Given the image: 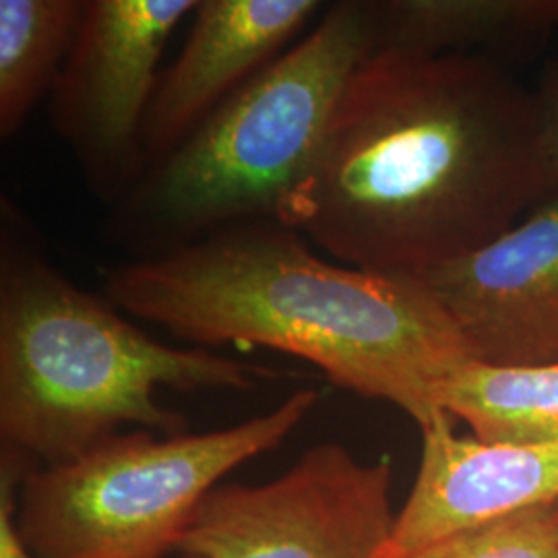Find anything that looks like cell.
<instances>
[{
    "label": "cell",
    "instance_id": "11",
    "mask_svg": "<svg viewBox=\"0 0 558 558\" xmlns=\"http://www.w3.org/2000/svg\"><path fill=\"white\" fill-rule=\"evenodd\" d=\"M373 7L377 50L418 57L521 50L558 29V0H380Z\"/></svg>",
    "mask_w": 558,
    "mask_h": 558
},
{
    "label": "cell",
    "instance_id": "13",
    "mask_svg": "<svg viewBox=\"0 0 558 558\" xmlns=\"http://www.w3.org/2000/svg\"><path fill=\"white\" fill-rule=\"evenodd\" d=\"M85 0H0V135L13 137L52 96Z\"/></svg>",
    "mask_w": 558,
    "mask_h": 558
},
{
    "label": "cell",
    "instance_id": "2",
    "mask_svg": "<svg viewBox=\"0 0 558 558\" xmlns=\"http://www.w3.org/2000/svg\"><path fill=\"white\" fill-rule=\"evenodd\" d=\"M117 308L193 348H269L315 364L341 389L428 426L439 387L470 359L422 276L320 259L278 220L239 221L106 276Z\"/></svg>",
    "mask_w": 558,
    "mask_h": 558
},
{
    "label": "cell",
    "instance_id": "3",
    "mask_svg": "<svg viewBox=\"0 0 558 558\" xmlns=\"http://www.w3.org/2000/svg\"><path fill=\"white\" fill-rule=\"evenodd\" d=\"M112 302L85 292L41 257L2 253L0 271V453L29 470L80 458L122 426L189 433L156 399L251 391L278 368L177 348L129 323Z\"/></svg>",
    "mask_w": 558,
    "mask_h": 558
},
{
    "label": "cell",
    "instance_id": "9",
    "mask_svg": "<svg viewBox=\"0 0 558 558\" xmlns=\"http://www.w3.org/2000/svg\"><path fill=\"white\" fill-rule=\"evenodd\" d=\"M420 435L416 480L380 558H414L468 527L558 500V440L488 445L458 435L447 414Z\"/></svg>",
    "mask_w": 558,
    "mask_h": 558
},
{
    "label": "cell",
    "instance_id": "7",
    "mask_svg": "<svg viewBox=\"0 0 558 558\" xmlns=\"http://www.w3.org/2000/svg\"><path fill=\"white\" fill-rule=\"evenodd\" d=\"M199 0H85L52 92L54 126L92 180L124 195L141 177V131L158 64Z\"/></svg>",
    "mask_w": 558,
    "mask_h": 558
},
{
    "label": "cell",
    "instance_id": "5",
    "mask_svg": "<svg viewBox=\"0 0 558 558\" xmlns=\"http://www.w3.org/2000/svg\"><path fill=\"white\" fill-rule=\"evenodd\" d=\"M300 389L278 408L209 433H120L73 461L32 470L17 527L38 558L179 555L201 502L246 461L278 449L315 410Z\"/></svg>",
    "mask_w": 558,
    "mask_h": 558
},
{
    "label": "cell",
    "instance_id": "10",
    "mask_svg": "<svg viewBox=\"0 0 558 558\" xmlns=\"http://www.w3.org/2000/svg\"><path fill=\"white\" fill-rule=\"evenodd\" d=\"M320 11L319 0H199L179 59L161 73L143 122L141 174L278 59Z\"/></svg>",
    "mask_w": 558,
    "mask_h": 558
},
{
    "label": "cell",
    "instance_id": "4",
    "mask_svg": "<svg viewBox=\"0 0 558 558\" xmlns=\"http://www.w3.org/2000/svg\"><path fill=\"white\" fill-rule=\"evenodd\" d=\"M375 50L373 2L329 4L306 38L141 174L120 201L117 236L158 255L223 226L274 220L315 160L345 83Z\"/></svg>",
    "mask_w": 558,
    "mask_h": 558
},
{
    "label": "cell",
    "instance_id": "15",
    "mask_svg": "<svg viewBox=\"0 0 558 558\" xmlns=\"http://www.w3.org/2000/svg\"><path fill=\"white\" fill-rule=\"evenodd\" d=\"M29 472L20 459L0 453V558H38L25 546L17 527V493Z\"/></svg>",
    "mask_w": 558,
    "mask_h": 558
},
{
    "label": "cell",
    "instance_id": "16",
    "mask_svg": "<svg viewBox=\"0 0 558 558\" xmlns=\"http://www.w3.org/2000/svg\"><path fill=\"white\" fill-rule=\"evenodd\" d=\"M542 120V140L553 186H558V60L544 66L534 92Z\"/></svg>",
    "mask_w": 558,
    "mask_h": 558
},
{
    "label": "cell",
    "instance_id": "14",
    "mask_svg": "<svg viewBox=\"0 0 558 558\" xmlns=\"http://www.w3.org/2000/svg\"><path fill=\"white\" fill-rule=\"evenodd\" d=\"M414 558H558V500L468 527Z\"/></svg>",
    "mask_w": 558,
    "mask_h": 558
},
{
    "label": "cell",
    "instance_id": "6",
    "mask_svg": "<svg viewBox=\"0 0 558 558\" xmlns=\"http://www.w3.org/2000/svg\"><path fill=\"white\" fill-rule=\"evenodd\" d=\"M391 459L362 461L319 442L278 478L220 484L201 502L179 555L380 558L393 534Z\"/></svg>",
    "mask_w": 558,
    "mask_h": 558
},
{
    "label": "cell",
    "instance_id": "8",
    "mask_svg": "<svg viewBox=\"0 0 558 558\" xmlns=\"http://www.w3.org/2000/svg\"><path fill=\"white\" fill-rule=\"evenodd\" d=\"M422 278L456 323L470 359L558 364V186L507 232Z\"/></svg>",
    "mask_w": 558,
    "mask_h": 558
},
{
    "label": "cell",
    "instance_id": "12",
    "mask_svg": "<svg viewBox=\"0 0 558 558\" xmlns=\"http://www.w3.org/2000/svg\"><path fill=\"white\" fill-rule=\"evenodd\" d=\"M439 408L488 445L558 440V364L497 366L465 360L440 383Z\"/></svg>",
    "mask_w": 558,
    "mask_h": 558
},
{
    "label": "cell",
    "instance_id": "17",
    "mask_svg": "<svg viewBox=\"0 0 558 558\" xmlns=\"http://www.w3.org/2000/svg\"><path fill=\"white\" fill-rule=\"evenodd\" d=\"M177 558H201V557H195V555H179V557Z\"/></svg>",
    "mask_w": 558,
    "mask_h": 558
},
{
    "label": "cell",
    "instance_id": "1",
    "mask_svg": "<svg viewBox=\"0 0 558 558\" xmlns=\"http://www.w3.org/2000/svg\"><path fill=\"white\" fill-rule=\"evenodd\" d=\"M550 189L536 96L499 62L377 50L274 220L341 265L426 276L507 232Z\"/></svg>",
    "mask_w": 558,
    "mask_h": 558
}]
</instances>
